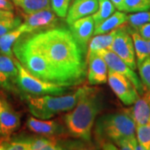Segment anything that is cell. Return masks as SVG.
<instances>
[{
    "label": "cell",
    "instance_id": "ac0fdd59",
    "mask_svg": "<svg viewBox=\"0 0 150 150\" xmlns=\"http://www.w3.org/2000/svg\"><path fill=\"white\" fill-rule=\"evenodd\" d=\"M128 15L123 11H117L114 12L111 16H109L102 23H100L98 25H97L94 28V35L103 34L112 31L113 29L117 28L123 25L125 23H127Z\"/></svg>",
    "mask_w": 150,
    "mask_h": 150
},
{
    "label": "cell",
    "instance_id": "74e56055",
    "mask_svg": "<svg viewBox=\"0 0 150 150\" xmlns=\"http://www.w3.org/2000/svg\"><path fill=\"white\" fill-rule=\"evenodd\" d=\"M147 44H148V48H149V53L150 56V40H147Z\"/></svg>",
    "mask_w": 150,
    "mask_h": 150
},
{
    "label": "cell",
    "instance_id": "f35d334b",
    "mask_svg": "<svg viewBox=\"0 0 150 150\" xmlns=\"http://www.w3.org/2000/svg\"><path fill=\"white\" fill-rule=\"evenodd\" d=\"M147 97H148V96H147ZM149 102H150V101H149Z\"/></svg>",
    "mask_w": 150,
    "mask_h": 150
},
{
    "label": "cell",
    "instance_id": "4316f807",
    "mask_svg": "<svg viewBox=\"0 0 150 150\" xmlns=\"http://www.w3.org/2000/svg\"><path fill=\"white\" fill-rule=\"evenodd\" d=\"M150 9V0H124L123 12L138 13Z\"/></svg>",
    "mask_w": 150,
    "mask_h": 150
},
{
    "label": "cell",
    "instance_id": "d6986e66",
    "mask_svg": "<svg viewBox=\"0 0 150 150\" xmlns=\"http://www.w3.org/2000/svg\"><path fill=\"white\" fill-rule=\"evenodd\" d=\"M117 28H115L107 33L98 34L94 38H93V39H91L88 43V48L87 50L86 56L93 54V53L98 52L101 49H110V47L112 45L115 34H116Z\"/></svg>",
    "mask_w": 150,
    "mask_h": 150
},
{
    "label": "cell",
    "instance_id": "5bb4252c",
    "mask_svg": "<svg viewBox=\"0 0 150 150\" xmlns=\"http://www.w3.org/2000/svg\"><path fill=\"white\" fill-rule=\"evenodd\" d=\"M18 67L13 57L0 53V87L14 90L17 87Z\"/></svg>",
    "mask_w": 150,
    "mask_h": 150
},
{
    "label": "cell",
    "instance_id": "6da1fadb",
    "mask_svg": "<svg viewBox=\"0 0 150 150\" xmlns=\"http://www.w3.org/2000/svg\"><path fill=\"white\" fill-rule=\"evenodd\" d=\"M29 39L45 56L57 78L58 84L73 87L86 76V51L64 28L27 33Z\"/></svg>",
    "mask_w": 150,
    "mask_h": 150
},
{
    "label": "cell",
    "instance_id": "9a60e30c",
    "mask_svg": "<svg viewBox=\"0 0 150 150\" xmlns=\"http://www.w3.org/2000/svg\"><path fill=\"white\" fill-rule=\"evenodd\" d=\"M98 9V0H74L69 6L66 16V22L69 25L79 18L89 16Z\"/></svg>",
    "mask_w": 150,
    "mask_h": 150
},
{
    "label": "cell",
    "instance_id": "7c38bea8",
    "mask_svg": "<svg viewBox=\"0 0 150 150\" xmlns=\"http://www.w3.org/2000/svg\"><path fill=\"white\" fill-rule=\"evenodd\" d=\"M26 126L31 132L42 136L59 137L65 133L64 126L58 120H47L34 116L28 118Z\"/></svg>",
    "mask_w": 150,
    "mask_h": 150
},
{
    "label": "cell",
    "instance_id": "d4e9b609",
    "mask_svg": "<svg viewBox=\"0 0 150 150\" xmlns=\"http://www.w3.org/2000/svg\"><path fill=\"white\" fill-rule=\"evenodd\" d=\"M98 9L96 13L92 14L93 19L94 21V25L96 27L100 23L105 20L109 16H111L115 12V6L113 5L110 0H98Z\"/></svg>",
    "mask_w": 150,
    "mask_h": 150
},
{
    "label": "cell",
    "instance_id": "603a6c76",
    "mask_svg": "<svg viewBox=\"0 0 150 150\" xmlns=\"http://www.w3.org/2000/svg\"><path fill=\"white\" fill-rule=\"evenodd\" d=\"M0 150H31L30 138H0Z\"/></svg>",
    "mask_w": 150,
    "mask_h": 150
},
{
    "label": "cell",
    "instance_id": "7402d4cb",
    "mask_svg": "<svg viewBox=\"0 0 150 150\" xmlns=\"http://www.w3.org/2000/svg\"><path fill=\"white\" fill-rule=\"evenodd\" d=\"M129 31L133 38L134 41V50H135V55H136V60H137V65H140L145 59L149 57V48L147 44V40L140 35L136 30L132 29L129 28Z\"/></svg>",
    "mask_w": 150,
    "mask_h": 150
},
{
    "label": "cell",
    "instance_id": "7a4b0ae2",
    "mask_svg": "<svg viewBox=\"0 0 150 150\" xmlns=\"http://www.w3.org/2000/svg\"><path fill=\"white\" fill-rule=\"evenodd\" d=\"M103 108V95L101 90L83 86L74 108L68 111L64 117L66 130L75 139L90 142L92 129Z\"/></svg>",
    "mask_w": 150,
    "mask_h": 150
},
{
    "label": "cell",
    "instance_id": "30bf717a",
    "mask_svg": "<svg viewBox=\"0 0 150 150\" xmlns=\"http://www.w3.org/2000/svg\"><path fill=\"white\" fill-rule=\"evenodd\" d=\"M58 22L57 15L52 9H45L24 15V22L20 27L24 33L43 31L54 28Z\"/></svg>",
    "mask_w": 150,
    "mask_h": 150
},
{
    "label": "cell",
    "instance_id": "277c9868",
    "mask_svg": "<svg viewBox=\"0 0 150 150\" xmlns=\"http://www.w3.org/2000/svg\"><path fill=\"white\" fill-rule=\"evenodd\" d=\"M13 52L20 64L33 76L43 81L58 84L57 78L47 59L31 42L27 33H23L15 42Z\"/></svg>",
    "mask_w": 150,
    "mask_h": 150
},
{
    "label": "cell",
    "instance_id": "d6a6232c",
    "mask_svg": "<svg viewBox=\"0 0 150 150\" xmlns=\"http://www.w3.org/2000/svg\"><path fill=\"white\" fill-rule=\"evenodd\" d=\"M134 30H136L144 39L150 40V23H144Z\"/></svg>",
    "mask_w": 150,
    "mask_h": 150
},
{
    "label": "cell",
    "instance_id": "e575fe53",
    "mask_svg": "<svg viewBox=\"0 0 150 150\" xmlns=\"http://www.w3.org/2000/svg\"><path fill=\"white\" fill-rule=\"evenodd\" d=\"M14 13L13 11L4 10L0 8V19H8L14 18Z\"/></svg>",
    "mask_w": 150,
    "mask_h": 150
},
{
    "label": "cell",
    "instance_id": "ba28073f",
    "mask_svg": "<svg viewBox=\"0 0 150 150\" xmlns=\"http://www.w3.org/2000/svg\"><path fill=\"white\" fill-rule=\"evenodd\" d=\"M108 83L112 92L124 105L134 104L140 97L134 83L126 76L119 73L108 69Z\"/></svg>",
    "mask_w": 150,
    "mask_h": 150
},
{
    "label": "cell",
    "instance_id": "1f68e13d",
    "mask_svg": "<svg viewBox=\"0 0 150 150\" xmlns=\"http://www.w3.org/2000/svg\"><path fill=\"white\" fill-rule=\"evenodd\" d=\"M114 144L118 147L120 149L123 150H137V147L139 144V142L137 139V137L135 135L124 137L121 139L115 142Z\"/></svg>",
    "mask_w": 150,
    "mask_h": 150
},
{
    "label": "cell",
    "instance_id": "4dcf8cb0",
    "mask_svg": "<svg viewBox=\"0 0 150 150\" xmlns=\"http://www.w3.org/2000/svg\"><path fill=\"white\" fill-rule=\"evenodd\" d=\"M139 71L140 79L144 87L150 89V56L138 66Z\"/></svg>",
    "mask_w": 150,
    "mask_h": 150
},
{
    "label": "cell",
    "instance_id": "ffe728a7",
    "mask_svg": "<svg viewBox=\"0 0 150 150\" xmlns=\"http://www.w3.org/2000/svg\"><path fill=\"white\" fill-rule=\"evenodd\" d=\"M24 33L22 28L19 26L13 30L6 33L0 37V53L8 56L13 57V52L12 48L17 40Z\"/></svg>",
    "mask_w": 150,
    "mask_h": 150
},
{
    "label": "cell",
    "instance_id": "52a82bcc",
    "mask_svg": "<svg viewBox=\"0 0 150 150\" xmlns=\"http://www.w3.org/2000/svg\"><path fill=\"white\" fill-rule=\"evenodd\" d=\"M110 50L118 55L133 69L137 68V60L134 50V41L129 27L120 26L117 28Z\"/></svg>",
    "mask_w": 150,
    "mask_h": 150
},
{
    "label": "cell",
    "instance_id": "f1b7e54d",
    "mask_svg": "<svg viewBox=\"0 0 150 150\" xmlns=\"http://www.w3.org/2000/svg\"><path fill=\"white\" fill-rule=\"evenodd\" d=\"M71 0H50L51 8L54 13L60 18L67 16Z\"/></svg>",
    "mask_w": 150,
    "mask_h": 150
},
{
    "label": "cell",
    "instance_id": "836d02e7",
    "mask_svg": "<svg viewBox=\"0 0 150 150\" xmlns=\"http://www.w3.org/2000/svg\"><path fill=\"white\" fill-rule=\"evenodd\" d=\"M0 8L4 10L13 11L14 8V5L10 0H0Z\"/></svg>",
    "mask_w": 150,
    "mask_h": 150
},
{
    "label": "cell",
    "instance_id": "8fae6325",
    "mask_svg": "<svg viewBox=\"0 0 150 150\" xmlns=\"http://www.w3.org/2000/svg\"><path fill=\"white\" fill-rule=\"evenodd\" d=\"M86 60L88 64V83L92 86L106 83L108 68L102 56L98 53H93L86 56Z\"/></svg>",
    "mask_w": 150,
    "mask_h": 150
},
{
    "label": "cell",
    "instance_id": "8992f818",
    "mask_svg": "<svg viewBox=\"0 0 150 150\" xmlns=\"http://www.w3.org/2000/svg\"><path fill=\"white\" fill-rule=\"evenodd\" d=\"M18 67L17 87L27 96L42 95H63L69 91V87L58 85L56 83L43 81L30 74L20 62L14 58Z\"/></svg>",
    "mask_w": 150,
    "mask_h": 150
},
{
    "label": "cell",
    "instance_id": "9c48e42d",
    "mask_svg": "<svg viewBox=\"0 0 150 150\" xmlns=\"http://www.w3.org/2000/svg\"><path fill=\"white\" fill-rule=\"evenodd\" d=\"M95 53H98L100 56H102L103 59H104L107 64L108 69L115 71L126 76L134 83L140 94L144 93L145 87L142 83L141 79L134 72V70L131 69L125 62H123L115 53H113L110 49H101Z\"/></svg>",
    "mask_w": 150,
    "mask_h": 150
},
{
    "label": "cell",
    "instance_id": "484cf974",
    "mask_svg": "<svg viewBox=\"0 0 150 150\" xmlns=\"http://www.w3.org/2000/svg\"><path fill=\"white\" fill-rule=\"evenodd\" d=\"M127 23L132 29H136L144 23H150V9L129 14L128 15Z\"/></svg>",
    "mask_w": 150,
    "mask_h": 150
},
{
    "label": "cell",
    "instance_id": "e0dca14e",
    "mask_svg": "<svg viewBox=\"0 0 150 150\" xmlns=\"http://www.w3.org/2000/svg\"><path fill=\"white\" fill-rule=\"evenodd\" d=\"M127 111L134 119L136 127L150 123V102L145 93L137 99L134 107Z\"/></svg>",
    "mask_w": 150,
    "mask_h": 150
},
{
    "label": "cell",
    "instance_id": "5b68a950",
    "mask_svg": "<svg viewBox=\"0 0 150 150\" xmlns=\"http://www.w3.org/2000/svg\"><path fill=\"white\" fill-rule=\"evenodd\" d=\"M83 87L74 93L67 95H42L27 96L28 107L33 116L42 119H49L61 112L73 109L79 99Z\"/></svg>",
    "mask_w": 150,
    "mask_h": 150
},
{
    "label": "cell",
    "instance_id": "83f0119b",
    "mask_svg": "<svg viewBox=\"0 0 150 150\" xmlns=\"http://www.w3.org/2000/svg\"><path fill=\"white\" fill-rule=\"evenodd\" d=\"M136 135L139 144L145 150L150 149V123L136 127Z\"/></svg>",
    "mask_w": 150,
    "mask_h": 150
},
{
    "label": "cell",
    "instance_id": "44dd1931",
    "mask_svg": "<svg viewBox=\"0 0 150 150\" xmlns=\"http://www.w3.org/2000/svg\"><path fill=\"white\" fill-rule=\"evenodd\" d=\"M25 14H30L38 11L52 9L50 0H13Z\"/></svg>",
    "mask_w": 150,
    "mask_h": 150
},
{
    "label": "cell",
    "instance_id": "cb8c5ba5",
    "mask_svg": "<svg viewBox=\"0 0 150 150\" xmlns=\"http://www.w3.org/2000/svg\"><path fill=\"white\" fill-rule=\"evenodd\" d=\"M31 150H57L62 149L57 137L43 136L30 138Z\"/></svg>",
    "mask_w": 150,
    "mask_h": 150
},
{
    "label": "cell",
    "instance_id": "d590c367",
    "mask_svg": "<svg viewBox=\"0 0 150 150\" xmlns=\"http://www.w3.org/2000/svg\"><path fill=\"white\" fill-rule=\"evenodd\" d=\"M115 6V8L119 11H123V5H124V0H110Z\"/></svg>",
    "mask_w": 150,
    "mask_h": 150
},
{
    "label": "cell",
    "instance_id": "4fadbf2b",
    "mask_svg": "<svg viewBox=\"0 0 150 150\" xmlns=\"http://www.w3.org/2000/svg\"><path fill=\"white\" fill-rule=\"evenodd\" d=\"M94 21L92 15L79 18L69 24V30L76 41L86 51V47L89 43L94 33ZM87 54V51H86Z\"/></svg>",
    "mask_w": 150,
    "mask_h": 150
},
{
    "label": "cell",
    "instance_id": "3957f363",
    "mask_svg": "<svg viewBox=\"0 0 150 150\" xmlns=\"http://www.w3.org/2000/svg\"><path fill=\"white\" fill-rule=\"evenodd\" d=\"M93 128L95 139L104 149H118L112 143L136 133V124L127 109L100 116L96 118Z\"/></svg>",
    "mask_w": 150,
    "mask_h": 150
},
{
    "label": "cell",
    "instance_id": "2e32d148",
    "mask_svg": "<svg viewBox=\"0 0 150 150\" xmlns=\"http://www.w3.org/2000/svg\"><path fill=\"white\" fill-rule=\"evenodd\" d=\"M21 118L18 112H17L9 103L0 116V135L8 137L13 133L19 129Z\"/></svg>",
    "mask_w": 150,
    "mask_h": 150
},
{
    "label": "cell",
    "instance_id": "f546056e",
    "mask_svg": "<svg viewBox=\"0 0 150 150\" xmlns=\"http://www.w3.org/2000/svg\"><path fill=\"white\" fill-rule=\"evenodd\" d=\"M21 23L22 20L19 17H14L8 19H0V37L6 33L19 27Z\"/></svg>",
    "mask_w": 150,
    "mask_h": 150
},
{
    "label": "cell",
    "instance_id": "8d00e7d4",
    "mask_svg": "<svg viewBox=\"0 0 150 150\" xmlns=\"http://www.w3.org/2000/svg\"><path fill=\"white\" fill-rule=\"evenodd\" d=\"M8 103V102L6 100L4 97H0V116L2 114V112H4V110L5 109Z\"/></svg>",
    "mask_w": 150,
    "mask_h": 150
}]
</instances>
